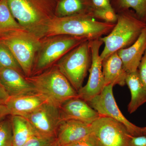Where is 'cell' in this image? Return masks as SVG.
Listing matches in <instances>:
<instances>
[{
  "label": "cell",
  "mask_w": 146,
  "mask_h": 146,
  "mask_svg": "<svg viewBox=\"0 0 146 146\" xmlns=\"http://www.w3.org/2000/svg\"><path fill=\"white\" fill-rule=\"evenodd\" d=\"M14 18L22 27L39 39L46 36L55 16L58 0H7Z\"/></svg>",
  "instance_id": "1"
},
{
  "label": "cell",
  "mask_w": 146,
  "mask_h": 146,
  "mask_svg": "<svg viewBox=\"0 0 146 146\" xmlns=\"http://www.w3.org/2000/svg\"><path fill=\"white\" fill-rule=\"evenodd\" d=\"M115 24L98 21L89 15L55 16L49 24L45 36L65 35L95 40L109 34Z\"/></svg>",
  "instance_id": "2"
},
{
  "label": "cell",
  "mask_w": 146,
  "mask_h": 146,
  "mask_svg": "<svg viewBox=\"0 0 146 146\" xmlns=\"http://www.w3.org/2000/svg\"><path fill=\"white\" fill-rule=\"evenodd\" d=\"M117 18L115 26L106 36L100 39L104 44L100 54L102 61L120 50L133 44L146 27L145 23L137 17L132 10L117 14Z\"/></svg>",
  "instance_id": "3"
},
{
  "label": "cell",
  "mask_w": 146,
  "mask_h": 146,
  "mask_svg": "<svg viewBox=\"0 0 146 146\" xmlns=\"http://www.w3.org/2000/svg\"><path fill=\"white\" fill-rule=\"evenodd\" d=\"M0 42L10 50L24 75L31 76L41 39L21 27L0 31Z\"/></svg>",
  "instance_id": "4"
},
{
  "label": "cell",
  "mask_w": 146,
  "mask_h": 146,
  "mask_svg": "<svg viewBox=\"0 0 146 146\" xmlns=\"http://www.w3.org/2000/svg\"><path fill=\"white\" fill-rule=\"evenodd\" d=\"M26 78L37 92L58 107L68 100L78 97L77 92L55 65L38 74Z\"/></svg>",
  "instance_id": "5"
},
{
  "label": "cell",
  "mask_w": 146,
  "mask_h": 146,
  "mask_svg": "<svg viewBox=\"0 0 146 146\" xmlns=\"http://www.w3.org/2000/svg\"><path fill=\"white\" fill-rule=\"evenodd\" d=\"M87 40H89L85 37L65 35L42 38L32 76L38 74L52 67L70 51Z\"/></svg>",
  "instance_id": "6"
},
{
  "label": "cell",
  "mask_w": 146,
  "mask_h": 146,
  "mask_svg": "<svg viewBox=\"0 0 146 146\" xmlns=\"http://www.w3.org/2000/svg\"><path fill=\"white\" fill-rule=\"evenodd\" d=\"M91 62V48L87 40L66 54L55 65L78 92L82 86Z\"/></svg>",
  "instance_id": "7"
},
{
  "label": "cell",
  "mask_w": 146,
  "mask_h": 146,
  "mask_svg": "<svg viewBox=\"0 0 146 146\" xmlns=\"http://www.w3.org/2000/svg\"><path fill=\"white\" fill-rule=\"evenodd\" d=\"M91 126L98 146H131L132 136L123 124L116 120L101 117Z\"/></svg>",
  "instance_id": "8"
},
{
  "label": "cell",
  "mask_w": 146,
  "mask_h": 146,
  "mask_svg": "<svg viewBox=\"0 0 146 146\" xmlns=\"http://www.w3.org/2000/svg\"><path fill=\"white\" fill-rule=\"evenodd\" d=\"M113 86H105L100 94L87 103L101 117L110 118L123 124L131 136H142L141 127L129 121L121 112L113 95Z\"/></svg>",
  "instance_id": "9"
},
{
  "label": "cell",
  "mask_w": 146,
  "mask_h": 146,
  "mask_svg": "<svg viewBox=\"0 0 146 146\" xmlns=\"http://www.w3.org/2000/svg\"><path fill=\"white\" fill-rule=\"evenodd\" d=\"M91 54V62L89 69V75L86 85L78 91V98L88 102L96 96L104 89V77L102 61L100 54V48L103 43L99 39L89 41Z\"/></svg>",
  "instance_id": "10"
},
{
  "label": "cell",
  "mask_w": 146,
  "mask_h": 146,
  "mask_svg": "<svg viewBox=\"0 0 146 146\" xmlns=\"http://www.w3.org/2000/svg\"><path fill=\"white\" fill-rule=\"evenodd\" d=\"M28 121L36 136H56L60 122V109L51 102L46 103L24 116Z\"/></svg>",
  "instance_id": "11"
},
{
  "label": "cell",
  "mask_w": 146,
  "mask_h": 146,
  "mask_svg": "<svg viewBox=\"0 0 146 146\" xmlns=\"http://www.w3.org/2000/svg\"><path fill=\"white\" fill-rule=\"evenodd\" d=\"M59 109L61 121L72 119L91 125L101 117L87 102L78 97L65 102Z\"/></svg>",
  "instance_id": "12"
},
{
  "label": "cell",
  "mask_w": 146,
  "mask_h": 146,
  "mask_svg": "<svg viewBox=\"0 0 146 146\" xmlns=\"http://www.w3.org/2000/svg\"><path fill=\"white\" fill-rule=\"evenodd\" d=\"M50 102L43 94L37 92H32L9 98L6 103L10 115L25 116Z\"/></svg>",
  "instance_id": "13"
},
{
  "label": "cell",
  "mask_w": 146,
  "mask_h": 146,
  "mask_svg": "<svg viewBox=\"0 0 146 146\" xmlns=\"http://www.w3.org/2000/svg\"><path fill=\"white\" fill-rule=\"evenodd\" d=\"M0 81L9 97L36 91L23 74L10 68H0Z\"/></svg>",
  "instance_id": "14"
},
{
  "label": "cell",
  "mask_w": 146,
  "mask_h": 146,
  "mask_svg": "<svg viewBox=\"0 0 146 146\" xmlns=\"http://www.w3.org/2000/svg\"><path fill=\"white\" fill-rule=\"evenodd\" d=\"M91 125L77 120L60 122L56 133L60 146H65L82 139L91 133Z\"/></svg>",
  "instance_id": "15"
},
{
  "label": "cell",
  "mask_w": 146,
  "mask_h": 146,
  "mask_svg": "<svg viewBox=\"0 0 146 146\" xmlns=\"http://www.w3.org/2000/svg\"><path fill=\"white\" fill-rule=\"evenodd\" d=\"M146 50V27L133 44L117 52L127 73L132 72L138 70Z\"/></svg>",
  "instance_id": "16"
},
{
  "label": "cell",
  "mask_w": 146,
  "mask_h": 146,
  "mask_svg": "<svg viewBox=\"0 0 146 146\" xmlns=\"http://www.w3.org/2000/svg\"><path fill=\"white\" fill-rule=\"evenodd\" d=\"M102 65L105 86L125 85L127 73L124 69L122 61L117 52L114 53L103 60Z\"/></svg>",
  "instance_id": "17"
},
{
  "label": "cell",
  "mask_w": 146,
  "mask_h": 146,
  "mask_svg": "<svg viewBox=\"0 0 146 146\" xmlns=\"http://www.w3.org/2000/svg\"><path fill=\"white\" fill-rule=\"evenodd\" d=\"M131 95L130 101L127 106L129 114H132L146 103V89L142 83L138 70L127 73L125 80Z\"/></svg>",
  "instance_id": "18"
},
{
  "label": "cell",
  "mask_w": 146,
  "mask_h": 146,
  "mask_svg": "<svg viewBox=\"0 0 146 146\" xmlns=\"http://www.w3.org/2000/svg\"><path fill=\"white\" fill-rule=\"evenodd\" d=\"M91 0H58L55 16L68 17L76 15H89L93 17Z\"/></svg>",
  "instance_id": "19"
},
{
  "label": "cell",
  "mask_w": 146,
  "mask_h": 146,
  "mask_svg": "<svg viewBox=\"0 0 146 146\" xmlns=\"http://www.w3.org/2000/svg\"><path fill=\"white\" fill-rule=\"evenodd\" d=\"M12 146H23L33 136H36L33 128L24 117L11 115Z\"/></svg>",
  "instance_id": "20"
},
{
  "label": "cell",
  "mask_w": 146,
  "mask_h": 146,
  "mask_svg": "<svg viewBox=\"0 0 146 146\" xmlns=\"http://www.w3.org/2000/svg\"><path fill=\"white\" fill-rule=\"evenodd\" d=\"M111 3L117 14L132 10L140 20L146 23V0H111Z\"/></svg>",
  "instance_id": "21"
},
{
  "label": "cell",
  "mask_w": 146,
  "mask_h": 146,
  "mask_svg": "<svg viewBox=\"0 0 146 146\" xmlns=\"http://www.w3.org/2000/svg\"><path fill=\"white\" fill-rule=\"evenodd\" d=\"M93 18L103 22L115 23L117 15L111 4V0H91Z\"/></svg>",
  "instance_id": "22"
},
{
  "label": "cell",
  "mask_w": 146,
  "mask_h": 146,
  "mask_svg": "<svg viewBox=\"0 0 146 146\" xmlns=\"http://www.w3.org/2000/svg\"><path fill=\"white\" fill-rule=\"evenodd\" d=\"M21 27L12 15L7 0H0V31Z\"/></svg>",
  "instance_id": "23"
},
{
  "label": "cell",
  "mask_w": 146,
  "mask_h": 146,
  "mask_svg": "<svg viewBox=\"0 0 146 146\" xmlns=\"http://www.w3.org/2000/svg\"><path fill=\"white\" fill-rule=\"evenodd\" d=\"M0 68H10L23 74L12 53L6 46L0 42Z\"/></svg>",
  "instance_id": "24"
},
{
  "label": "cell",
  "mask_w": 146,
  "mask_h": 146,
  "mask_svg": "<svg viewBox=\"0 0 146 146\" xmlns=\"http://www.w3.org/2000/svg\"><path fill=\"white\" fill-rule=\"evenodd\" d=\"M0 146H12V129L11 119L0 121Z\"/></svg>",
  "instance_id": "25"
},
{
  "label": "cell",
  "mask_w": 146,
  "mask_h": 146,
  "mask_svg": "<svg viewBox=\"0 0 146 146\" xmlns=\"http://www.w3.org/2000/svg\"><path fill=\"white\" fill-rule=\"evenodd\" d=\"M23 146H60L56 136H35Z\"/></svg>",
  "instance_id": "26"
},
{
  "label": "cell",
  "mask_w": 146,
  "mask_h": 146,
  "mask_svg": "<svg viewBox=\"0 0 146 146\" xmlns=\"http://www.w3.org/2000/svg\"><path fill=\"white\" fill-rule=\"evenodd\" d=\"M65 146H98L96 138L92 133L85 137Z\"/></svg>",
  "instance_id": "27"
},
{
  "label": "cell",
  "mask_w": 146,
  "mask_h": 146,
  "mask_svg": "<svg viewBox=\"0 0 146 146\" xmlns=\"http://www.w3.org/2000/svg\"><path fill=\"white\" fill-rule=\"evenodd\" d=\"M138 72L140 79L146 89V50L138 66Z\"/></svg>",
  "instance_id": "28"
},
{
  "label": "cell",
  "mask_w": 146,
  "mask_h": 146,
  "mask_svg": "<svg viewBox=\"0 0 146 146\" xmlns=\"http://www.w3.org/2000/svg\"><path fill=\"white\" fill-rule=\"evenodd\" d=\"M131 146H146V136H132L131 141Z\"/></svg>",
  "instance_id": "29"
},
{
  "label": "cell",
  "mask_w": 146,
  "mask_h": 146,
  "mask_svg": "<svg viewBox=\"0 0 146 146\" xmlns=\"http://www.w3.org/2000/svg\"><path fill=\"white\" fill-rule=\"evenodd\" d=\"M10 97L0 81V104L5 105Z\"/></svg>",
  "instance_id": "30"
},
{
  "label": "cell",
  "mask_w": 146,
  "mask_h": 146,
  "mask_svg": "<svg viewBox=\"0 0 146 146\" xmlns=\"http://www.w3.org/2000/svg\"><path fill=\"white\" fill-rule=\"evenodd\" d=\"M8 115H10V112L6 106L0 104V121Z\"/></svg>",
  "instance_id": "31"
},
{
  "label": "cell",
  "mask_w": 146,
  "mask_h": 146,
  "mask_svg": "<svg viewBox=\"0 0 146 146\" xmlns=\"http://www.w3.org/2000/svg\"><path fill=\"white\" fill-rule=\"evenodd\" d=\"M141 132L142 135L146 136V126L141 127Z\"/></svg>",
  "instance_id": "32"
}]
</instances>
